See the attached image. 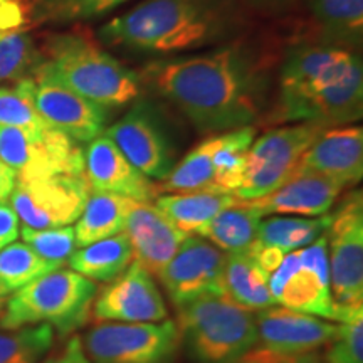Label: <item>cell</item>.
<instances>
[{"mask_svg": "<svg viewBox=\"0 0 363 363\" xmlns=\"http://www.w3.org/2000/svg\"><path fill=\"white\" fill-rule=\"evenodd\" d=\"M225 256L201 235H189L158 279L177 308L203 294H220Z\"/></svg>", "mask_w": 363, "mask_h": 363, "instance_id": "17", "label": "cell"}, {"mask_svg": "<svg viewBox=\"0 0 363 363\" xmlns=\"http://www.w3.org/2000/svg\"><path fill=\"white\" fill-rule=\"evenodd\" d=\"M269 291L276 305L335 321L326 233L310 246L286 254L271 272Z\"/></svg>", "mask_w": 363, "mask_h": 363, "instance_id": "9", "label": "cell"}, {"mask_svg": "<svg viewBox=\"0 0 363 363\" xmlns=\"http://www.w3.org/2000/svg\"><path fill=\"white\" fill-rule=\"evenodd\" d=\"M89 194L84 174L17 180L11 195V207L22 227L52 229L78 220Z\"/></svg>", "mask_w": 363, "mask_h": 363, "instance_id": "14", "label": "cell"}, {"mask_svg": "<svg viewBox=\"0 0 363 363\" xmlns=\"http://www.w3.org/2000/svg\"><path fill=\"white\" fill-rule=\"evenodd\" d=\"M0 160L16 172L17 180L84 174L83 150L52 126L27 131L0 125Z\"/></svg>", "mask_w": 363, "mask_h": 363, "instance_id": "12", "label": "cell"}, {"mask_svg": "<svg viewBox=\"0 0 363 363\" xmlns=\"http://www.w3.org/2000/svg\"><path fill=\"white\" fill-rule=\"evenodd\" d=\"M59 267L43 259L24 242L9 244L0 251V305L30 281Z\"/></svg>", "mask_w": 363, "mask_h": 363, "instance_id": "31", "label": "cell"}, {"mask_svg": "<svg viewBox=\"0 0 363 363\" xmlns=\"http://www.w3.org/2000/svg\"><path fill=\"white\" fill-rule=\"evenodd\" d=\"M128 0H34L33 22H69L94 21L115 11Z\"/></svg>", "mask_w": 363, "mask_h": 363, "instance_id": "33", "label": "cell"}, {"mask_svg": "<svg viewBox=\"0 0 363 363\" xmlns=\"http://www.w3.org/2000/svg\"><path fill=\"white\" fill-rule=\"evenodd\" d=\"M98 286L71 269H54L39 276L6 301L0 313L4 330L51 325L66 337L89 318Z\"/></svg>", "mask_w": 363, "mask_h": 363, "instance_id": "6", "label": "cell"}, {"mask_svg": "<svg viewBox=\"0 0 363 363\" xmlns=\"http://www.w3.org/2000/svg\"><path fill=\"white\" fill-rule=\"evenodd\" d=\"M345 185L316 172L296 170L274 192L249 201L261 216H305L328 214Z\"/></svg>", "mask_w": 363, "mask_h": 363, "instance_id": "21", "label": "cell"}, {"mask_svg": "<svg viewBox=\"0 0 363 363\" xmlns=\"http://www.w3.org/2000/svg\"><path fill=\"white\" fill-rule=\"evenodd\" d=\"M17 184V175L11 167L0 160V203H6Z\"/></svg>", "mask_w": 363, "mask_h": 363, "instance_id": "40", "label": "cell"}, {"mask_svg": "<svg viewBox=\"0 0 363 363\" xmlns=\"http://www.w3.org/2000/svg\"><path fill=\"white\" fill-rule=\"evenodd\" d=\"M298 170L326 175L345 187L357 185L363 177V128L360 125L325 128L306 150Z\"/></svg>", "mask_w": 363, "mask_h": 363, "instance_id": "20", "label": "cell"}, {"mask_svg": "<svg viewBox=\"0 0 363 363\" xmlns=\"http://www.w3.org/2000/svg\"><path fill=\"white\" fill-rule=\"evenodd\" d=\"M269 276L246 252L227 254L220 294L249 311L264 310L274 305L269 291Z\"/></svg>", "mask_w": 363, "mask_h": 363, "instance_id": "23", "label": "cell"}, {"mask_svg": "<svg viewBox=\"0 0 363 363\" xmlns=\"http://www.w3.org/2000/svg\"><path fill=\"white\" fill-rule=\"evenodd\" d=\"M256 345L240 363H288L326 347L337 337L340 323L306 313L269 306L256 311Z\"/></svg>", "mask_w": 363, "mask_h": 363, "instance_id": "10", "label": "cell"}, {"mask_svg": "<svg viewBox=\"0 0 363 363\" xmlns=\"http://www.w3.org/2000/svg\"><path fill=\"white\" fill-rule=\"evenodd\" d=\"M104 135L150 180H165L177 165L174 145L147 103H136Z\"/></svg>", "mask_w": 363, "mask_h": 363, "instance_id": "15", "label": "cell"}, {"mask_svg": "<svg viewBox=\"0 0 363 363\" xmlns=\"http://www.w3.org/2000/svg\"><path fill=\"white\" fill-rule=\"evenodd\" d=\"M43 62V52L26 30L0 34V83L30 79Z\"/></svg>", "mask_w": 363, "mask_h": 363, "instance_id": "32", "label": "cell"}, {"mask_svg": "<svg viewBox=\"0 0 363 363\" xmlns=\"http://www.w3.org/2000/svg\"><path fill=\"white\" fill-rule=\"evenodd\" d=\"M256 126H240V128L217 133V145L212 155L214 167V187L217 192L235 194L242 182L244 169L249 148L256 140Z\"/></svg>", "mask_w": 363, "mask_h": 363, "instance_id": "29", "label": "cell"}, {"mask_svg": "<svg viewBox=\"0 0 363 363\" xmlns=\"http://www.w3.org/2000/svg\"><path fill=\"white\" fill-rule=\"evenodd\" d=\"M323 363H363V320L340 323L337 337L326 345Z\"/></svg>", "mask_w": 363, "mask_h": 363, "instance_id": "37", "label": "cell"}, {"mask_svg": "<svg viewBox=\"0 0 363 363\" xmlns=\"http://www.w3.org/2000/svg\"><path fill=\"white\" fill-rule=\"evenodd\" d=\"M288 363H323V358L318 355V353L313 352V353H308V355H303V357L296 358V360H291Z\"/></svg>", "mask_w": 363, "mask_h": 363, "instance_id": "41", "label": "cell"}, {"mask_svg": "<svg viewBox=\"0 0 363 363\" xmlns=\"http://www.w3.org/2000/svg\"><path fill=\"white\" fill-rule=\"evenodd\" d=\"M217 145V135L207 136L203 142L194 147L182 160L174 167L170 175L162 180L158 194H187L214 190V167L212 155Z\"/></svg>", "mask_w": 363, "mask_h": 363, "instance_id": "30", "label": "cell"}, {"mask_svg": "<svg viewBox=\"0 0 363 363\" xmlns=\"http://www.w3.org/2000/svg\"><path fill=\"white\" fill-rule=\"evenodd\" d=\"M16 84L26 91L35 111L45 123L67 135L74 142L88 143L104 133V108L67 88L54 74L45 59L33 78Z\"/></svg>", "mask_w": 363, "mask_h": 363, "instance_id": "13", "label": "cell"}, {"mask_svg": "<svg viewBox=\"0 0 363 363\" xmlns=\"http://www.w3.org/2000/svg\"><path fill=\"white\" fill-rule=\"evenodd\" d=\"M19 238V217L11 206L0 203V251Z\"/></svg>", "mask_w": 363, "mask_h": 363, "instance_id": "39", "label": "cell"}, {"mask_svg": "<svg viewBox=\"0 0 363 363\" xmlns=\"http://www.w3.org/2000/svg\"><path fill=\"white\" fill-rule=\"evenodd\" d=\"M84 177L94 192L116 194L136 202H152L160 195L157 185L131 165L106 135H99L86 148Z\"/></svg>", "mask_w": 363, "mask_h": 363, "instance_id": "18", "label": "cell"}, {"mask_svg": "<svg viewBox=\"0 0 363 363\" xmlns=\"http://www.w3.org/2000/svg\"><path fill=\"white\" fill-rule=\"evenodd\" d=\"M321 43L360 52L363 43V0H306Z\"/></svg>", "mask_w": 363, "mask_h": 363, "instance_id": "24", "label": "cell"}, {"mask_svg": "<svg viewBox=\"0 0 363 363\" xmlns=\"http://www.w3.org/2000/svg\"><path fill=\"white\" fill-rule=\"evenodd\" d=\"M133 262L130 240L125 233L88 244L69 256L67 264L93 283H110Z\"/></svg>", "mask_w": 363, "mask_h": 363, "instance_id": "26", "label": "cell"}, {"mask_svg": "<svg viewBox=\"0 0 363 363\" xmlns=\"http://www.w3.org/2000/svg\"><path fill=\"white\" fill-rule=\"evenodd\" d=\"M54 343L51 325H33L0 333V363H39Z\"/></svg>", "mask_w": 363, "mask_h": 363, "instance_id": "34", "label": "cell"}, {"mask_svg": "<svg viewBox=\"0 0 363 363\" xmlns=\"http://www.w3.org/2000/svg\"><path fill=\"white\" fill-rule=\"evenodd\" d=\"M235 363H240V362H235Z\"/></svg>", "mask_w": 363, "mask_h": 363, "instance_id": "42", "label": "cell"}, {"mask_svg": "<svg viewBox=\"0 0 363 363\" xmlns=\"http://www.w3.org/2000/svg\"><path fill=\"white\" fill-rule=\"evenodd\" d=\"M238 201L239 199L234 194L203 190V192L158 195L155 207L180 233L201 235L217 214L234 206Z\"/></svg>", "mask_w": 363, "mask_h": 363, "instance_id": "22", "label": "cell"}, {"mask_svg": "<svg viewBox=\"0 0 363 363\" xmlns=\"http://www.w3.org/2000/svg\"><path fill=\"white\" fill-rule=\"evenodd\" d=\"M43 363H91V360L86 355L83 340L72 335L62 348L49 355Z\"/></svg>", "mask_w": 363, "mask_h": 363, "instance_id": "38", "label": "cell"}, {"mask_svg": "<svg viewBox=\"0 0 363 363\" xmlns=\"http://www.w3.org/2000/svg\"><path fill=\"white\" fill-rule=\"evenodd\" d=\"M136 201L116 194L91 190L83 212L74 225L76 247L108 239L123 233L126 217Z\"/></svg>", "mask_w": 363, "mask_h": 363, "instance_id": "25", "label": "cell"}, {"mask_svg": "<svg viewBox=\"0 0 363 363\" xmlns=\"http://www.w3.org/2000/svg\"><path fill=\"white\" fill-rule=\"evenodd\" d=\"M24 244H27L43 259L61 266L69 259L76 251L74 227H52V229H29L22 227L21 230Z\"/></svg>", "mask_w": 363, "mask_h": 363, "instance_id": "35", "label": "cell"}, {"mask_svg": "<svg viewBox=\"0 0 363 363\" xmlns=\"http://www.w3.org/2000/svg\"><path fill=\"white\" fill-rule=\"evenodd\" d=\"M335 323L363 320V197L353 190L343 199L326 229Z\"/></svg>", "mask_w": 363, "mask_h": 363, "instance_id": "7", "label": "cell"}, {"mask_svg": "<svg viewBox=\"0 0 363 363\" xmlns=\"http://www.w3.org/2000/svg\"><path fill=\"white\" fill-rule=\"evenodd\" d=\"M249 19L240 0H143L98 29L104 45L170 56L239 39Z\"/></svg>", "mask_w": 363, "mask_h": 363, "instance_id": "2", "label": "cell"}, {"mask_svg": "<svg viewBox=\"0 0 363 363\" xmlns=\"http://www.w3.org/2000/svg\"><path fill=\"white\" fill-rule=\"evenodd\" d=\"M180 343L197 363H235L256 345V311L222 294H203L177 308Z\"/></svg>", "mask_w": 363, "mask_h": 363, "instance_id": "5", "label": "cell"}, {"mask_svg": "<svg viewBox=\"0 0 363 363\" xmlns=\"http://www.w3.org/2000/svg\"><path fill=\"white\" fill-rule=\"evenodd\" d=\"M91 363H174L180 348L175 321L93 326L83 340Z\"/></svg>", "mask_w": 363, "mask_h": 363, "instance_id": "11", "label": "cell"}, {"mask_svg": "<svg viewBox=\"0 0 363 363\" xmlns=\"http://www.w3.org/2000/svg\"><path fill=\"white\" fill-rule=\"evenodd\" d=\"M91 311L96 323H158L169 313L153 276L136 261L96 293Z\"/></svg>", "mask_w": 363, "mask_h": 363, "instance_id": "16", "label": "cell"}, {"mask_svg": "<svg viewBox=\"0 0 363 363\" xmlns=\"http://www.w3.org/2000/svg\"><path fill=\"white\" fill-rule=\"evenodd\" d=\"M330 222L331 214L320 217H267L261 220L252 246L272 249L286 256L315 242L320 235L326 233Z\"/></svg>", "mask_w": 363, "mask_h": 363, "instance_id": "27", "label": "cell"}, {"mask_svg": "<svg viewBox=\"0 0 363 363\" xmlns=\"http://www.w3.org/2000/svg\"><path fill=\"white\" fill-rule=\"evenodd\" d=\"M261 220V212L249 201L239 199L211 220L201 238L208 239L225 254L246 252L256 239Z\"/></svg>", "mask_w": 363, "mask_h": 363, "instance_id": "28", "label": "cell"}, {"mask_svg": "<svg viewBox=\"0 0 363 363\" xmlns=\"http://www.w3.org/2000/svg\"><path fill=\"white\" fill-rule=\"evenodd\" d=\"M363 115L360 52L330 44H303L286 54L278 72L271 121L342 126Z\"/></svg>", "mask_w": 363, "mask_h": 363, "instance_id": "3", "label": "cell"}, {"mask_svg": "<svg viewBox=\"0 0 363 363\" xmlns=\"http://www.w3.org/2000/svg\"><path fill=\"white\" fill-rule=\"evenodd\" d=\"M0 125L27 131H40L49 126L19 84H13L12 88L0 86Z\"/></svg>", "mask_w": 363, "mask_h": 363, "instance_id": "36", "label": "cell"}, {"mask_svg": "<svg viewBox=\"0 0 363 363\" xmlns=\"http://www.w3.org/2000/svg\"><path fill=\"white\" fill-rule=\"evenodd\" d=\"M325 128L328 126L301 121L272 128L254 140L235 197L256 201L274 192L298 170L306 150Z\"/></svg>", "mask_w": 363, "mask_h": 363, "instance_id": "8", "label": "cell"}, {"mask_svg": "<svg viewBox=\"0 0 363 363\" xmlns=\"http://www.w3.org/2000/svg\"><path fill=\"white\" fill-rule=\"evenodd\" d=\"M140 81L165 98L202 133L251 126L262 116L271 86V61L247 40L211 51L148 62Z\"/></svg>", "mask_w": 363, "mask_h": 363, "instance_id": "1", "label": "cell"}, {"mask_svg": "<svg viewBox=\"0 0 363 363\" xmlns=\"http://www.w3.org/2000/svg\"><path fill=\"white\" fill-rule=\"evenodd\" d=\"M123 233L130 240L133 259L152 276H160L187 234L172 225L150 202H135L126 217Z\"/></svg>", "mask_w": 363, "mask_h": 363, "instance_id": "19", "label": "cell"}, {"mask_svg": "<svg viewBox=\"0 0 363 363\" xmlns=\"http://www.w3.org/2000/svg\"><path fill=\"white\" fill-rule=\"evenodd\" d=\"M54 74L67 88L104 108L123 106L138 98L140 76L79 30L45 35L40 49Z\"/></svg>", "mask_w": 363, "mask_h": 363, "instance_id": "4", "label": "cell"}]
</instances>
